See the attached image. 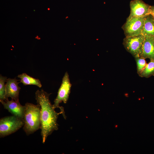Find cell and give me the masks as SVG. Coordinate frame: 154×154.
I'll return each mask as SVG.
<instances>
[{
  "label": "cell",
  "instance_id": "1",
  "mask_svg": "<svg viewBox=\"0 0 154 154\" xmlns=\"http://www.w3.org/2000/svg\"><path fill=\"white\" fill-rule=\"evenodd\" d=\"M51 94L43 89L38 90L35 92V99L41 108V135L42 143H44L48 136L58 129L57 119L61 113L57 112L49 100Z\"/></svg>",
  "mask_w": 154,
  "mask_h": 154
},
{
  "label": "cell",
  "instance_id": "2",
  "mask_svg": "<svg viewBox=\"0 0 154 154\" xmlns=\"http://www.w3.org/2000/svg\"><path fill=\"white\" fill-rule=\"evenodd\" d=\"M23 118L24 131L29 135L40 129L41 108L38 104L35 105L27 103Z\"/></svg>",
  "mask_w": 154,
  "mask_h": 154
},
{
  "label": "cell",
  "instance_id": "3",
  "mask_svg": "<svg viewBox=\"0 0 154 154\" xmlns=\"http://www.w3.org/2000/svg\"><path fill=\"white\" fill-rule=\"evenodd\" d=\"M24 124L23 119L14 115L5 117L0 119V137H4L13 133Z\"/></svg>",
  "mask_w": 154,
  "mask_h": 154
},
{
  "label": "cell",
  "instance_id": "4",
  "mask_svg": "<svg viewBox=\"0 0 154 154\" xmlns=\"http://www.w3.org/2000/svg\"><path fill=\"white\" fill-rule=\"evenodd\" d=\"M71 84L70 82L68 73L66 72L64 76L61 85L59 89L57 95L54 101L53 105L54 108H59L64 119L66 116L64 108L59 106L60 103L62 102L66 103L68 100L70 93Z\"/></svg>",
  "mask_w": 154,
  "mask_h": 154
},
{
  "label": "cell",
  "instance_id": "5",
  "mask_svg": "<svg viewBox=\"0 0 154 154\" xmlns=\"http://www.w3.org/2000/svg\"><path fill=\"white\" fill-rule=\"evenodd\" d=\"M145 17L129 16L122 27L125 37H132L142 34Z\"/></svg>",
  "mask_w": 154,
  "mask_h": 154
},
{
  "label": "cell",
  "instance_id": "6",
  "mask_svg": "<svg viewBox=\"0 0 154 154\" xmlns=\"http://www.w3.org/2000/svg\"><path fill=\"white\" fill-rule=\"evenodd\" d=\"M145 37L142 34L132 37H125L123 44L126 50L134 57L140 56Z\"/></svg>",
  "mask_w": 154,
  "mask_h": 154
},
{
  "label": "cell",
  "instance_id": "7",
  "mask_svg": "<svg viewBox=\"0 0 154 154\" xmlns=\"http://www.w3.org/2000/svg\"><path fill=\"white\" fill-rule=\"evenodd\" d=\"M151 6L142 0H133L130 3L129 17H145L150 13Z\"/></svg>",
  "mask_w": 154,
  "mask_h": 154
},
{
  "label": "cell",
  "instance_id": "8",
  "mask_svg": "<svg viewBox=\"0 0 154 154\" xmlns=\"http://www.w3.org/2000/svg\"><path fill=\"white\" fill-rule=\"evenodd\" d=\"M5 109L14 115L23 119L25 107L22 105L19 101L17 102L13 99L11 100L7 99L5 100H0Z\"/></svg>",
  "mask_w": 154,
  "mask_h": 154
},
{
  "label": "cell",
  "instance_id": "9",
  "mask_svg": "<svg viewBox=\"0 0 154 154\" xmlns=\"http://www.w3.org/2000/svg\"><path fill=\"white\" fill-rule=\"evenodd\" d=\"M16 78H9L5 84V97L6 100L10 97L17 102H19V94L20 88L18 86L19 82Z\"/></svg>",
  "mask_w": 154,
  "mask_h": 154
},
{
  "label": "cell",
  "instance_id": "10",
  "mask_svg": "<svg viewBox=\"0 0 154 154\" xmlns=\"http://www.w3.org/2000/svg\"><path fill=\"white\" fill-rule=\"evenodd\" d=\"M140 57L150 60H154V37H145Z\"/></svg>",
  "mask_w": 154,
  "mask_h": 154
},
{
  "label": "cell",
  "instance_id": "11",
  "mask_svg": "<svg viewBox=\"0 0 154 154\" xmlns=\"http://www.w3.org/2000/svg\"><path fill=\"white\" fill-rule=\"evenodd\" d=\"M142 34L145 37L152 36L154 37V18L151 14L145 17Z\"/></svg>",
  "mask_w": 154,
  "mask_h": 154
},
{
  "label": "cell",
  "instance_id": "12",
  "mask_svg": "<svg viewBox=\"0 0 154 154\" xmlns=\"http://www.w3.org/2000/svg\"><path fill=\"white\" fill-rule=\"evenodd\" d=\"M17 77L20 79V82L22 83L24 85H36L39 88L42 87L39 79L34 78L25 73L19 75Z\"/></svg>",
  "mask_w": 154,
  "mask_h": 154
},
{
  "label": "cell",
  "instance_id": "13",
  "mask_svg": "<svg viewBox=\"0 0 154 154\" xmlns=\"http://www.w3.org/2000/svg\"><path fill=\"white\" fill-rule=\"evenodd\" d=\"M139 75L141 77L146 78L154 76V60H150Z\"/></svg>",
  "mask_w": 154,
  "mask_h": 154
},
{
  "label": "cell",
  "instance_id": "14",
  "mask_svg": "<svg viewBox=\"0 0 154 154\" xmlns=\"http://www.w3.org/2000/svg\"><path fill=\"white\" fill-rule=\"evenodd\" d=\"M7 77L3 76L1 74L0 76V100H5V84Z\"/></svg>",
  "mask_w": 154,
  "mask_h": 154
},
{
  "label": "cell",
  "instance_id": "15",
  "mask_svg": "<svg viewBox=\"0 0 154 154\" xmlns=\"http://www.w3.org/2000/svg\"><path fill=\"white\" fill-rule=\"evenodd\" d=\"M137 66V72L140 74L144 69L147 63L145 59L143 57H139L135 58Z\"/></svg>",
  "mask_w": 154,
  "mask_h": 154
},
{
  "label": "cell",
  "instance_id": "16",
  "mask_svg": "<svg viewBox=\"0 0 154 154\" xmlns=\"http://www.w3.org/2000/svg\"><path fill=\"white\" fill-rule=\"evenodd\" d=\"M150 14H151L154 18V6H151Z\"/></svg>",
  "mask_w": 154,
  "mask_h": 154
}]
</instances>
